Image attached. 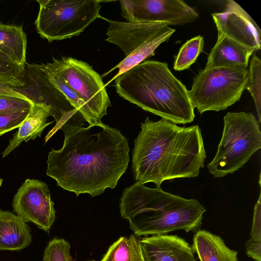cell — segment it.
Returning a JSON list of instances; mask_svg holds the SVG:
<instances>
[{
    "label": "cell",
    "instance_id": "6da1fadb",
    "mask_svg": "<svg viewBox=\"0 0 261 261\" xmlns=\"http://www.w3.org/2000/svg\"><path fill=\"white\" fill-rule=\"evenodd\" d=\"M129 151L119 130L102 122L91 124L65 135L62 148L51 149L46 174L77 196L93 197L117 186L127 168Z\"/></svg>",
    "mask_w": 261,
    "mask_h": 261
},
{
    "label": "cell",
    "instance_id": "7a4b0ae2",
    "mask_svg": "<svg viewBox=\"0 0 261 261\" xmlns=\"http://www.w3.org/2000/svg\"><path fill=\"white\" fill-rule=\"evenodd\" d=\"M134 141L132 169L141 184L160 186L165 180L197 176L206 152L198 125L180 127L162 118L147 117Z\"/></svg>",
    "mask_w": 261,
    "mask_h": 261
},
{
    "label": "cell",
    "instance_id": "3957f363",
    "mask_svg": "<svg viewBox=\"0 0 261 261\" xmlns=\"http://www.w3.org/2000/svg\"><path fill=\"white\" fill-rule=\"evenodd\" d=\"M120 213L138 237L166 234L200 227L205 208L195 199H186L163 191L161 186L147 187L136 182L121 196Z\"/></svg>",
    "mask_w": 261,
    "mask_h": 261
},
{
    "label": "cell",
    "instance_id": "277c9868",
    "mask_svg": "<svg viewBox=\"0 0 261 261\" xmlns=\"http://www.w3.org/2000/svg\"><path fill=\"white\" fill-rule=\"evenodd\" d=\"M112 80L120 96L144 110L175 124L193 121L188 90L166 63L145 60Z\"/></svg>",
    "mask_w": 261,
    "mask_h": 261
},
{
    "label": "cell",
    "instance_id": "5b68a950",
    "mask_svg": "<svg viewBox=\"0 0 261 261\" xmlns=\"http://www.w3.org/2000/svg\"><path fill=\"white\" fill-rule=\"evenodd\" d=\"M223 120L217 151L207 165L215 178L233 173L261 147L260 123L251 113L228 112Z\"/></svg>",
    "mask_w": 261,
    "mask_h": 261
},
{
    "label": "cell",
    "instance_id": "8992f818",
    "mask_svg": "<svg viewBox=\"0 0 261 261\" xmlns=\"http://www.w3.org/2000/svg\"><path fill=\"white\" fill-rule=\"evenodd\" d=\"M35 21L40 36L49 42L77 36L96 19L102 18L99 0H37Z\"/></svg>",
    "mask_w": 261,
    "mask_h": 261
},
{
    "label": "cell",
    "instance_id": "52a82bcc",
    "mask_svg": "<svg viewBox=\"0 0 261 261\" xmlns=\"http://www.w3.org/2000/svg\"><path fill=\"white\" fill-rule=\"evenodd\" d=\"M248 79L247 68L205 67L188 91L191 104L200 114L225 110L240 100Z\"/></svg>",
    "mask_w": 261,
    "mask_h": 261
},
{
    "label": "cell",
    "instance_id": "ba28073f",
    "mask_svg": "<svg viewBox=\"0 0 261 261\" xmlns=\"http://www.w3.org/2000/svg\"><path fill=\"white\" fill-rule=\"evenodd\" d=\"M102 19L109 23L106 40L119 46L125 58L109 71L118 68L116 77L154 55L155 49L167 41L175 30L160 22L133 23Z\"/></svg>",
    "mask_w": 261,
    "mask_h": 261
},
{
    "label": "cell",
    "instance_id": "9c48e42d",
    "mask_svg": "<svg viewBox=\"0 0 261 261\" xmlns=\"http://www.w3.org/2000/svg\"><path fill=\"white\" fill-rule=\"evenodd\" d=\"M46 65L59 75L84 101L96 121L107 114L111 107L101 76L89 64L72 58H53Z\"/></svg>",
    "mask_w": 261,
    "mask_h": 261
},
{
    "label": "cell",
    "instance_id": "30bf717a",
    "mask_svg": "<svg viewBox=\"0 0 261 261\" xmlns=\"http://www.w3.org/2000/svg\"><path fill=\"white\" fill-rule=\"evenodd\" d=\"M121 15L133 23L183 25L196 20L195 10L182 0H120Z\"/></svg>",
    "mask_w": 261,
    "mask_h": 261
},
{
    "label": "cell",
    "instance_id": "8fae6325",
    "mask_svg": "<svg viewBox=\"0 0 261 261\" xmlns=\"http://www.w3.org/2000/svg\"><path fill=\"white\" fill-rule=\"evenodd\" d=\"M13 211L25 222H32L48 232L56 220V212L47 185L27 179L18 189L12 201Z\"/></svg>",
    "mask_w": 261,
    "mask_h": 261
},
{
    "label": "cell",
    "instance_id": "7c38bea8",
    "mask_svg": "<svg viewBox=\"0 0 261 261\" xmlns=\"http://www.w3.org/2000/svg\"><path fill=\"white\" fill-rule=\"evenodd\" d=\"M218 31L240 44L254 51L260 50L261 31L249 14L233 0L226 1L225 9L212 14Z\"/></svg>",
    "mask_w": 261,
    "mask_h": 261
},
{
    "label": "cell",
    "instance_id": "4fadbf2b",
    "mask_svg": "<svg viewBox=\"0 0 261 261\" xmlns=\"http://www.w3.org/2000/svg\"><path fill=\"white\" fill-rule=\"evenodd\" d=\"M139 243L145 261H196L192 247L177 235L144 237Z\"/></svg>",
    "mask_w": 261,
    "mask_h": 261
},
{
    "label": "cell",
    "instance_id": "5bb4252c",
    "mask_svg": "<svg viewBox=\"0 0 261 261\" xmlns=\"http://www.w3.org/2000/svg\"><path fill=\"white\" fill-rule=\"evenodd\" d=\"M254 50L247 48L222 34L210 53L206 67L247 68Z\"/></svg>",
    "mask_w": 261,
    "mask_h": 261
},
{
    "label": "cell",
    "instance_id": "9a60e30c",
    "mask_svg": "<svg viewBox=\"0 0 261 261\" xmlns=\"http://www.w3.org/2000/svg\"><path fill=\"white\" fill-rule=\"evenodd\" d=\"M29 225L14 213L0 209V250L19 251L31 244Z\"/></svg>",
    "mask_w": 261,
    "mask_h": 261
},
{
    "label": "cell",
    "instance_id": "2e32d148",
    "mask_svg": "<svg viewBox=\"0 0 261 261\" xmlns=\"http://www.w3.org/2000/svg\"><path fill=\"white\" fill-rule=\"evenodd\" d=\"M49 115V110L45 106L34 103L28 116L18 127V131L3 152V158H5L22 142L34 140L40 137L44 128L53 122H47Z\"/></svg>",
    "mask_w": 261,
    "mask_h": 261
},
{
    "label": "cell",
    "instance_id": "e0dca14e",
    "mask_svg": "<svg viewBox=\"0 0 261 261\" xmlns=\"http://www.w3.org/2000/svg\"><path fill=\"white\" fill-rule=\"evenodd\" d=\"M27 38L22 25L0 23V52L15 64L25 67Z\"/></svg>",
    "mask_w": 261,
    "mask_h": 261
},
{
    "label": "cell",
    "instance_id": "ac0fdd59",
    "mask_svg": "<svg viewBox=\"0 0 261 261\" xmlns=\"http://www.w3.org/2000/svg\"><path fill=\"white\" fill-rule=\"evenodd\" d=\"M224 240L219 236L206 230H198L191 246L200 261H225L222 246Z\"/></svg>",
    "mask_w": 261,
    "mask_h": 261
},
{
    "label": "cell",
    "instance_id": "d6986e66",
    "mask_svg": "<svg viewBox=\"0 0 261 261\" xmlns=\"http://www.w3.org/2000/svg\"><path fill=\"white\" fill-rule=\"evenodd\" d=\"M40 67L49 82L62 93L70 104L81 113L86 122L89 125L99 123L84 101L59 75L49 68L46 64L40 65Z\"/></svg>",
    "mask_w": 261,
    "mask_h": 261
},
{
    "label": "cell",
    "instance_id": "ffe728a7",
    "mask_svg": "<svg viewBox=\"0 0 261 261\" xmlns=\"http://www.w3.org/2000/svg\"><path fill=\"white\" fill-rule=\"evenodd\" d=\"M204 39L200 35L187 40L180 48L175 57L173 68L180 71L189 69L202 51Z\"/></svg>",
    "mask_w": 261,
    "mask_h": 261
},
{
    "label": "cell",
    "instance_id": "44dd1931",
    "mask_svg": "<svg viewBox=\"0 0 261 261\" xmlns=\"http://www.w3.org/2000/svg\"><path fill=\"white\" fill-rule=\"evenodd\" d=\"M25 67L14 63L0 52V82L18 88L25 84Z\"/></svg>",
    "mask_w": 261,
    "mask_h": 261
},
{
    "label": "cell",
    "instance_id": "7402d4cb",
    "mask_svg": "<svg viewBox=\"0 0 261 261\" xmlns=\"http://www.w3.org/2000/svg\"><path fill=\"white\" fill-rule=\"evenodd\" d=\"M251 94L257 111L258 121H261V61L254 55L250 60L248 79L246 87Z\"/></svg>",
    "mask_w": 261,
    "mask_h": 261
},
{
    "label": "cell",
    "instance_id": "603a6c76",
    "mask_svg": "<svg viewBox=\"0 0 261 261\" xmlns=\"http://www.w3.org/2000/svg\"><path fill=\"white\" fill-rule=\"evenodd\" d=\"M71 245L66 240L54 238L44 250L42 261H72Z\"/></svg>",
    "mask_w": 261,
    "mask_h": 261
},
{
    "label": "cell",
    "instance_id": "cb8c5ba5",
    "mask_svg": "<svg viewBox=\"0 0 261 261\" xmlns=\"http://www.w3.org/2000/svg\"><path fill=\"white\" fill-rule=\"evenodd\" d=\"M100 261H132L129 238L120 237L109 247Z\"/></svg>",
    "mask_w": 261,
    "mask_h": 261
},
{
    "label": "cell",
    "instance_id": "d4e9b609",
    "mask_svg": "<svg viewBox=\"0 0 261 261\" xmlns=\"http://www.w3.org/2000/svg\"><path fill=\"white\" fill-rule=\"evenodd\" d=\"M33 105L31 100L0 94V115L30 110Z\"/></svg>",
    "mask_w": 261,
    "mask_h": 261
},
{
    "label": "cell",
    "instance_id": "484cf974",
    "mask_svg": "<svg viewBox=\"0 0 261 261\" xmlns=\"http://www.w3.org/2000/svg\"><path fill=\"white\" fill-rule=\"evenodd\" d=\"M30 110L0 115V136L18 128Z\"/></svg>",
    "mask_w": 261,
    "mask_h": 261
},
{
    "label": "cell",
    "instance_id": "4316f807",
    "mask_svg": "<svg viewBox=\"0 0 261 261\" xmlns=\"http://www.w3.org/2000/svg\"><path fill=\"white\" fill-rule=\"evenodd\" d=\"M250 239L261 241V202L260 194L254 208L253 222L250 231Z\"/></svg>",
    "mask_w": 261,
    "mask_h": 261
},
{
    "label": "cell",
    "instance_id": "83f0119b",
    "mask_svg": "<svg viewBox=\"0 0 261 261\" xmlns=\"http://www.w3.org/2000/svg\"><path fill=\"white\" fill-rule=\"evenodd\" d=\"M245 247L248 257L254 261H261V241L250 238L246 242Z\"/></svg>",
    "mask_w": 261,
    "mask_h": 261
},
{
    "label": "cell",
    "instance_id": "f1b7e54d",
    "mask_svg": "<svg viewBox=\"0 0 261 261\" xmlns=\"http://www.w3.org/2000/svg\"><path fill=\"white\" fill-rule=\"evenodd\" d=\"M128 238L132 261H145L139 243V237L133 234Z\"/></svg>",
    "mask_w": 261,
    "mask_h": 261
},
{
    "label": "cell",
    "instance_id": "f546056e",
    "mask_svg": "<svg viewBox=\"0 0 261 261\" xmlns=\"http://www.w3.org/2000/svg\"><path fill=\"white\" fill-rule=\"evenodd\" d=\"M18 88H13L0 82V94L30 99L25 95L19 91Z\"/></svg>",
    "mask_w": 261,
    "mask_h": 261
},
{
    "label": "cell",
    "instance_id": "4dcf8cb0",
    "mask_svg": "<svg viewBox=\"0 0 261 261\" xmlns=\"http://www.w3.org/2000/svg\"><path fill=\"white\" fill-rule=\"evenodd\" d=\"M222 249L225 261H238L237 251L227 247L225 243L223 245Z\"/></svg>",
    "mask_w": 261,
    "mask_h": 261
},
{
    "label": "cell",
    "instance_id": "1f68e13d",
    "mask_svg": "<svg viewBox=\"0 0 261 261\" xmlns=\"http://www.w3.org/2000/svg\"><path fill=\"white\" fill-rule=\"evenodd\" d=\"M3 179L0 177V187L1 186L3 182Z\"/></svg>",
    "mask_w": 261,
    "mask_h": 261
},
{
    "label": "cell",
    "instance_id": "d6a6232c",
    "mask_svg": "<svg viewBox=\"0 0 261 261\" xmlns=\"http://www.w3.org/2000/svg\"><path fill=\"white\" fill-rule=\"evenodd\" d=\"M92 261H94V260H92Z\"/></svg>",
    "mask_w": 261,
    "mask_h": 261
}]
</instances>
